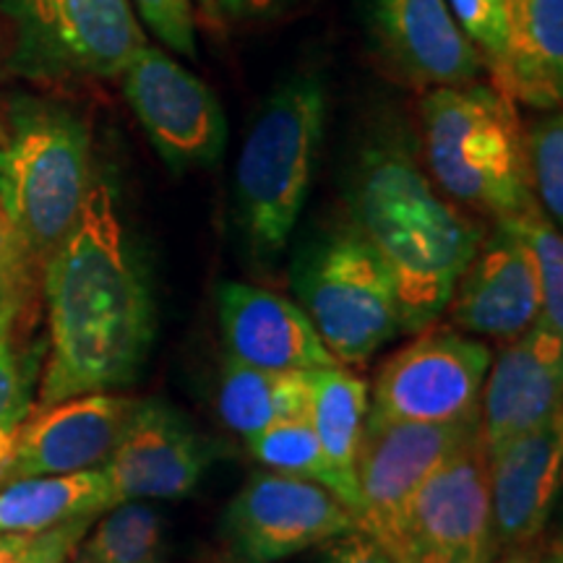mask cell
Returning a JSON list of instances; mask_svg holds the SVG:
<instances>
[{
  "mask_svg": "<svg viewBox=\"0 0 563 563\" xmlns=\"http://www.w3.org/2000/svg\"><path fill=\"white\" fill-rule=\"evenodd\" d=\"M47 306L40 407L131 386L154 344L150 272L129 241L108 183H91L79 220L42 264Z\"/></svg>",
  "mask_w": 563,
  "mask_h": 563,
  "instance_id": "obj_1",
  "label": "cell"
},
{
  "mask_svg": "<svg viewBox=\"0 0 563 563\" xmlns=\"http://www.w3.org/2000/svg\"><path fill=\"white\" fill-rule=\"evenodd\" d=\"M347 207L352 228L389 266L405 332L439 321L483 241V224L443 196L410 144L389 133L357 154Z\"/></svg>",
  "mask_w": 563,
  "mask_h": 563,
  "instance_id": "obj_2",
  "label": "cell"
},
{
  "mask_svg": "<svg viewBox=\"0 0 563 563\" xmlns=\"http://www.w3.org/2000/svg\"><path fill=\"white\" fill-rule=\"evenodd\" d=\"M420 136L431 180L456 207L493 222L538 207L525 125L517 104L493 84L428 89L420 100Z\"/></svg>",
  "mask_w": 563,
  "mask_h": 563,
  "instance_id": "obj_3",
  "label": "cell"
},
{
  "mask_svg": "<svg viewBox=\"0 0 563 563\" xmlns=\"http://www.w3.org/2000/svg\"><path fill=\"white\" fill-rule=\"evenodd\" d=\"M327 129V87L295 74L266 97L253 118L232 180L235 222L245 253L272 264L298 228Z\"/></svg>",
  "mask_w": 563,
  "mask_h": 563,
  "instance_id": "obj_4",
  "label": "cell"
},
{
  "mask_svg": "<svg viewBox=\"0 0 563 563\" xmlns=\"http://www.w3.org/2000/svg\"><path fill=\"white\" fill-rule=\"evenodd\" d=\"M91 183L89 125L60 102H11L0 125V214L34 269L79 220Z\"/></svg>",
  "mask_w": 563,
  "mask_h": 563,
  "instance_id": "obj_5",
  "label": "cell"
},
{
  "mask_svg": "<svg viewBox=\"0 0 563 563\" xmlns=\"http://www.w3.org/2000/svg\"><path fill=\"white\" fill-rule=\"evenodd\" d=\"M292 290L340 365H363L405 334L389 266L352 224L316 238L298 253Z\"/></svg>",
  "mask_w": 563,
  "mask_h": 563,
  "instance_id": "obj_6",
  "label": "cell"
},
{
  "mask_svg": "<svg viewBox=\"0 0 563 563\" xmlns=\"http://www.w3.org/2000/svg\"><path fill=\"white\" fill-rule=\"evenodd\" d=\"M16 30L11 66L32 79H115L146 45L131 0H0Z\"/></svg>",
  "mask_w": 563,
  "mask_h": 563,
  "instance_id": "obj_7",
  "label": "cell"
},
{
  "mask_svg": "<svg viewBox=\"0 0 563 563\" xmlns=\"http://www.w3.org/2000/svg\"><path fill=\"white\" fill-rule=\"evenodd\" d=\"M481 431V405L449 422L365 418L355 477L361 493L357 530L407 563L405 519L412 496L439 464Z\"/></svg>",
  "mask_w": 563,
  "mask_h": 563,
  "instance_id": "obj_8",
  "label": "cell"
},
{
  "mask_svg": "<svg viewBox=\"0 0 563 563\" xmlns=\"http://www.w3.org/2000/svg\"><path fill=\"white\" fill-rule=\"evenodd\" d=\"M490 347L446 323H431L378 368L368 389L371 420L449 422L481 405Z\"/></svg>",
  "mask_w": 563,
  "mask_h": 563,
  "instance_id": "obj_9",
  "label": "cell"
},
{
  "mask_svg": "<svg viewBox=\"0 0 563 563\" xmlns=\"http://www.w3.org/2000/svg\"><path fill=\"white\" fill-rule=\"evenodd\" d=\"M357 530V519L319 483L274 473L251 475L220 522L230 563H277Z\"/></svg>",
  "mask_w": 563,
  "mask_h": 563,
  "instance_id": "obj_10",
  "label": "cell"
},
{
  "mask_svg": "<svg viewBox=\"0 0 563 563\" xmlns=\"http://www.w3.org/2000/svg\"><path fill=\"white\" fill-rule=\"evenodd\" d=\"M121 79L133 115L170 170H201L220 162L228 146V118L199 76L162 47L144 45Z\"/></svg>",
  "mask_w": 563,
  "mask_h": 563,
  "instance_id": "obj_11",
  "label": "cell"
},
{
  "mask_svg": "<svg viewBox=\"0 0 563 563\" xmlns=\"http://www.w3.org/2000/svg\"><path fill=\"white\" fill-rule=\"evenodd\" d=\"M220 449L165 399H139L136 412L102 464L115 504L191 496Z\"/></svg>",
  "mask_w": 563,
  "mask_h": 563,
  "instance_id": "obj_12",
  "label": "cell"
},
{
  "mask_svg": "<svg viewBox=\"0 0 563 563\" xmlns=\"http://www.w3.org/2000/svg\"><path fill=\"white\" fill-rule=\"evenodd\" d=\"M139 399L95 391L40 407L21 422L0 485L19 477L97 470L110 460L136 412Z\"/></svg>",
  "mask_w": 563,
  "mask_h": 563,
  "instance_id": "obj_13",
  "label": "cell"
},
{
  "mask_svg": "<svg viewBox=\"0 0 563 563\" xmlns=\"http://www.w3.org/2000/svg\"><path fill=\"white\" fill-rule=\"evenodd\" d=\"M368 26L386 68L412 87H464L481 79V53L446 0H371Z\"/></svg>",
  "mask_w": 563,
  "mask_h": 563,
  "instance_id": "obj_14",
  "label": "cell"
},
{
  "mask_svg": "<svg viewBox=\"0 0 563 563\" xmlns=\"http://www.w3.org/2000/svg\"><path fill=\"white\" fill-rule=\"evenodd\" d=\"M407 563L439 551H490V483L488 449L477 431L464 446L446 456L412 496L405 519Z\"/></svg>",
  "mask_w": 563,
  "mask_h": 563,
  "instance_id": "obj_15",
  "label": "cell"
},
{
  "mask_svg": "<svg viewBox=\"0 0 563 563\" xmlns=\"http://www.w3.org/2000/svg\"><path fill=\"white\" fill-rule=\"evenodd\" d=\"M446 311L460 332L511 342L540 319V285L532 256L509 224L485 230L473 262L456 279Z\"/></svg>",
  "mask_w": 563,
  "mask_h": 563,
  "instance_id": "obj_16",
  "label": "cell"
},
{
  "mask_svg": "<svg viewBox=\"0 0 563 563\" xmlns=\"http://www.w3.org/2000/svg\"><path fill=\"white\" fill-rule=\"evenodd\" d=\"M563 336L534 323L506 342L490 361L481 391V439L496 452L504 443L561 415Z\"/></svg>",
  "mask_w": 563,
  "mask_h": 563,
  "instance_id": "obj_17",
  "label": "cell"
},
{
  "mask_svg": "<svg viewBox=\"0 0 563 563\" xmlns=\"http://www.w3.org/2000/svg\"><path fill=\"white\" fill-rule=\"evenodd\" d=\"M217 311L228 355L264 371H313L340 365L298 302L285 295L222 282Z\"/></svg>",
  "mask_w": 563,
  "mask_h": 563,
  "instance_id": "obj_18",
  "label": "cell"
},
{
  "mask_svg": "<svg viewBox=\"0 0 563 563\" xmlns=\"http://www.w3.org/2000/svg\"><path fill=\"white\" fill-rule=\"evenodd\" d=\"M563 418L488 454L490 522L496 551L540 540L561 490Z\"/></svg>",
  "mask_w": 563,
  "mask_h": 563,
  "instance_id": "obj_19",
  "label": "cell"
},
{
  "mask_svg": "<svg viewBox=\"0 0 563 563\" xmlns=\"http://www.w3.org/2000/svg\"><path fill=\"white\" fill-rule=\"evenodd\" d=\"M506 51L490 76L511 102L559 110L563 100V0H504Z\"/></svg>",
  "mask_w": 563,
  "mask_h": 563,
  "instance_id": "obj_20",
  "label": "cell"
},
{
  "mask_svg": "<svg viewBox=\"0 0 563 563\" xmlns=\"http://www.w3.org/2000/svg\"><path fill=\"white\" fill-rule=\"evenodd\" d=\"M308 422L319 435L329 464L344 488V506L357 519L355 462L368 418V384L347 365H327L308 371Z\"/></svg>",
  "mask_w": 563,
  "mask_h": 563,
  "instance_id": "obj_21",
  "label": "cell"
},
{
  "mask_svg": "<svg viewBox=\"0 0 563 563\" xmlns=\"http://www.w3.org/2000/svg\"><path fill=\"white\" fill-rule=\"evenodd\" d=\"M112 506L118 504L102 467L19 477L0 485V534L42 532L79 519H97Z\"/></svg>",
  "mask_w": 563,
  "mask_h": 563,
  "instance_id": "obj_22",
  "label": "cell"
},
{
  "mask_svg": "<svg viewBox=\"0 0 563 563\" xmlns=\"http://www.w3.org/2000/svg\"><path fill=\"white\" fill-rule=\"evenodd\" d=\"M308 371H264L228 355L217 386V412L249 441L274 422L308 415Z\"/></svg>",
  "mask_w": 563,
  "mask_h": 563,
  "instance_id": "obj_23",
  "label": "cell"
},
{
  "mask_svg": "<svg viewBox=\"0 0 563 563\" xmlns=\"http://www.w3.org/2000/svg\"><path fill=\"white\" fill-rule=\"evenodd\" d=\"M165 519L150 501H123L91 522L66 563H165Z\"/></svg>",
  "mask_w": 563,
  "mask_h": 563,
  "instance_id": "obj_24",
  "label": "cell"
},
{
  "mask_svg": "<svg viewBox=\"0 0 563 563\" xmlns=\"http://www.w3.org/2000/svg\"><path fill=\"white\" fill-rule=\"evenodd\" d=\"M245 443H249L253 460L262 462L264 467L282 475L300 477V481L319 483L344 504V488L340 477H336L327 454H323L319 435H316L311 422H308V415L274 422L266 431L251 435Z\"/></svg>",
  "mask_w": 563,
  "mask_h": 563,
  "instance_id": "obj_25",
  "label": "cell"
},
{
  "mask_svg": "<svg viewBox=\"0 0 563 563\" xmlns=\"http://www.w3.org/2000/svg\"><path fill=\"white\" fill-rule=\"evenodd\" d=\"M504 224L522 238L530 251L540 285V319L538 327L563 336V241L559 224L543 214V209L532 207L522 217L504 220Z\"/></svg>",
  "mask_w": 563,
  "mask_h": 563,
  "instance_id": "obj_26",
  "label": "cell"
},
{
  "mask_svg": "<svg viewBox=\"0 0 563 563\" xmlns=\"http://www.w3.org/2000/svg\"><path fill=\"white\" fill-rule=\"evenodd\" d=\"M527 170L534 201L553 224L563 220V118L559 110H543L530 129H525Z\"/></svg>",
  "mask_w": 563,
  "mask_h": 563,
  "instance_id": "obj_27",
  "label": "cell"
},
{
  "mask_svg": "<svg viewBox=\"0 0 563 563\" xmlns=\"http://www.w3.org/2000/svg\"><path fill=\"white\" fill-rule=\"evenodd\" d=\"M16 316H0V477L21 422L32 412V368L16 350Z\"/></svg>",
  "mask_w": 563,
  "mask_h": 563,
  "instance_id": "obj_28",
  "label": "cell"
},
{
  "mask_svg": "<svg viewBox=\"0 0 563 563\" xmlns=\"http://www.w3.org/2000/svg\"><path fill=\"white\" fill-rule=\"evenodd\" d=\"M456 24L481 53L490 76L501 68L506 51V3L504 0H446Z\"/></svg>",
  "mask_w": 563,
  "mask_h": 563,
  "instance_id": "obj_29",
  "label": "cell"
},
{
  "mask_svg": "<svg viewBox=\"0 0 563 563\" xmlns=\"http://www.w3.org/2000/svg\"><path fill=\"white\" fill-rule=\"evenodd\" d=\"M95 519H79L42 532L0 534V563H66Z\"/></svg>",
  "mask_w": 563,
  "mask_h": 563,
  "instance_id": "obj_30",
  "label": "cell"
},
{
  "mask_svg": "<svg viewBox=\"0 0 563 563\" xmlns=\"http://www.w3.org/2000/svg\"><path fill=\"white\" fill-rule=\"evenodd\" d=\"M136 5L139 19L150 26V32L167 51L196 60V16L191 0H131Z\"/></svg>",
  "mask_w": 563,
  "mask_h": 563,
  "instance_id": "obj_31",
  "label": "cell"
},
{
  "mask_svg": "<svg viewBox=\"0 0 563 563\" xmlns=\"http://www.w3.org/2000/svg\"><path fill=\"white\" fill-rule=\"evenodd\" d=\"M323 545H327V555L321 563H397L378 540H373L363 530L340 534Z\"/></svg>",
  "mask_w": 563,
  "mask_h": 563,
  "instance_id": "obj_32",
  "label": "cell"
},
{
  "mask_svg": "<svg viewBox=\"0 0 563 563\" xmlns=\"http://www.w3.org/2000/svg\"><path fill=\"white\" fill-rule=\"evenodd\" d=\"M282 0H214L217 13H224V16L249 21V19H262L266 13H272Z\"/></svg>",
  "mask_w": 563,
  "mask_h": 563,
  "instance_id": "obj_33",
  "label": "cell"
},
{
  "mask_svg": "<svg viewBox=\"0 0 563 563\" xmlns=\"http://www.w3.org/2000/svg\"><path fill=\"white\" fill-rule=\"evenodd\" d=\"M490 551H470V548H456V551H439L422 555L420 563H493Z\"/></svg>",
  "mask_w": 563,
  "mask_h": 563,
  "instance_id": "obj_34",
  "label": "cell"
},
{
  "mask_svg": "<svg viewBox=\"0 0 563 563\" xmlns=\"http://www.w3.org/2000/svg\"><path fill=\"white\" fill-rule=\"evenodd\" d=\"M0 264H24L30 266V269H34V266L30 264V258L24 256V251L19 249V243L13 241L9 224H5L3 214H0Z\"/></svg>",
  "mask_w": 563,
  "mask_h": 563,
  "instance_id": "obj_35",
  "label": "cell"
},
{
  "mask_svg": "<svg viewBox=\"0 0 563 563\" xmlns=\"http://www.w3.org/2000/svg\"><path fill=\"white\" fill-rule=\"evenodd\" d=\"M504 555L498 563H540V555H543V548H540V540H532V543L522 545H509L501 548Z\"/></svg>",
  "mask_w": 563,
  "mask_h": 563,
  "instance_id": "obj_36",
  "label": "cell"
},
{
  "mask_svg": "<svg viewBox=\"0 0 563 563\" xmlns=\"http://www.w3.org/2000/svg\"><path fill=\"white\" fill-rule=\"evenodd\" d=\"M540 563H563V551H561V540L559 538L551 540V543L543 548Z\"/></svg>",
  "mask_w": 563,
  "mask_h": 563,
  "instance_id": "obj_37",
  "label": "cell"
},
{
  "mask_svg": "<svg viewBox=\"0 0 563 563\" xmlns=\"http://www.w3.org/2000/svg\"><path fill=\"white\" fill-rule=\"evenodd\" d=\"M199 3H201L203 9H207L209 13H217V9H214V0H199Z\"/></svg>",
  "mask_w": 563,
  "mask_h": 563,
  "instance_id": "obj_38",
  "label": "cell"
}]
</instances>
